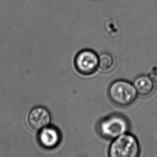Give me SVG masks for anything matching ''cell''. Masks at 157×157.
<instances>
[{
	"label": "cell",
	"instance_id": "obj_9",
	"mask_svg": "<svg viewBox=\"0 0 157 157\" xmlns=\"http://www.w3.org/2000/svg\"><path fill=\"white\" fill-rule=\"evenodd\" d=\"M148 75L151 77L154 81L157 79V67H152L151 68V71Z\"/></svg>",
	"mask_w": 157,
	"mask_h": 157
},
{
	"label": "cell",
	"instance_id": "obj_6",
	"mask_svg": "<svg viewBox=\"0 0 157 157\" xmlns=\"http://www.w3.org/2000/svg\"><path fill=\"white\" fill-rule=\"evenodd\" d=\"M61 138L59 130L56 128L49 125L40 130L38 135L39 144L46 149H53L57 147Z\"/></svg>",
	"mask_w": 157,
	"mask_h": 157
},
{
	"label": "cell",
	"instance_id": "obj_1",
	"mask_svg": "<svg viewBox=\"0 0 157 157\" xmlns=\"http://www.w3.org/2000/svg\"><path fill=\"white\" fill-rule=\"evenodd\" d=\"M108 94L113 104L120 107L131 106L138 96L134 84L125 80L113 82L108 89Z\"/></svg>",
	"mask_w": 157,
	"mask_h": 157
},
{
	"label": "cell",
	"instance_id": "obj_2",
	"mask_svg": "<svg viewBox=\"0 0 157 157\" xmlns=\"http://www.w3.org/2000/svg\"><path fill=\"white\" fill-rule=\"evenodd\" d=\"M129 123L124 116L121 114H112L105 117L98 123L99 133L103 138L114 140L129 129Z\"/></svg>",
	"mask_w": 157,
	"mask_h": 157
},
{
	"label": "cell",
	"instance_id": "obj_7",
	"mask_svg": "<svg viewBox=\"0 0 157 157\" xmlns=\"http://www.w3.org/2000/svg\"><path fill=\"white\" fill-rule=\"evenodd\" d=\"M133 84L138 96L144 97L152 94L155 88V81L147 75H142L137 77Z\"/></svg>",
	"mask_w": 157,
	"mask_h": 157
},
{
	"label": "cell",
	"instance_id": "obj_3",
	"mask_svg": "<svg viewBox=\"0 0 157 157\" xmlns=\"http://www.w3.org/2000/svg\"><path fill=\"white\" fill-rule=\"evenodd\" d=\"M138 140L132 134L127 132L115 138L109 149L111 157H137L140 153Z\"/></svg>",
	"mask_w": 157,
	"mask_h": 157
},
{
	"label": "cell",
	"instance_id": "obj_4",
	"mask_svg": "<svg viewBox=\"0 0 157 157\" xmlns=\"http://www.w3.org/2000/svg\"><path fill=\"white\" fill-rule=\"evenodd\" d=\"M74 64L79 74L90 76L94 74L99 67V57L93 51L84 49L76 55Z\"/></svg>",
	"mask_w": 157,
	"mask_h": 157
},
{
	"label": "cell",
	"instance_id": "obj_5",
	"mask_svg": "<svg viewBox=\"0 0 157 157\" xmlns=\"http://www.w3.org/2000/svg\"><path fill=\"white\" fill-rule=\"evenodd\" d=\"M27 120L28 124L31 129L39 132L49 125L51 121V116L46 108L38 106L30 110Z\"/></svg>",
	"mask_w": 157,
	"mask_h": 157
},
{
	"label": "cell",
	"instance_id": "obj_8",
	"mask_svg": "<svg viewBox=\"0 0 157 157\" xmlns=\"http://www.w3.org/2000/svg\"><path fill=\"white\" fill-rule=\"evenodd\" d=\"M114 61L112 56L108 53H103L99 56V68L103 71H108L112 69Z\"/></svg>",
	"mask_w": 157,
	"mask_h": 157
}]
</instances>
